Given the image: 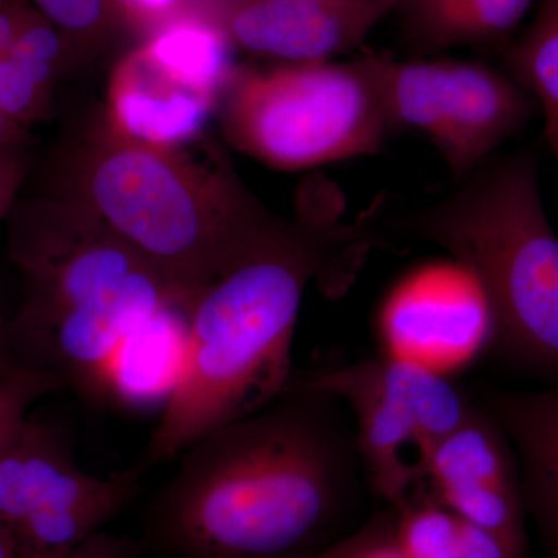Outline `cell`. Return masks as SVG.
I'll return each instance as SVG.
<instances>
[{"instance_id":"cell-20","label":"cell","mask_w":558,"mask_h":558,"mask_svg":"<svg viewBox=\"0 0 558 558\" xmlns=\"http://www.w3.org/2000/svg\"><path fill=\"white\" fill-rule=\"evenodd\" d=\"M395 543L405 558H461V520L446 506L407 510Z\"/></svg>"},{"instance_id":"cell-9","label":"cell","mask_w":558,"mask_h":558,"mask_svg":"<svg viewBox=\"0 0 558 558\" xmlns=\"http://www.w3.org/2000/svg\"><path fill=\"white\" fill-rule=\"evenodd\" d=\"M388 354L438 371L472 359L494 337L478 279L457 259L422 264L400 279L381 306Z\"/></svg>"},{"instance_id":"cell-11","label":"cell","mask_w":558,"mask_h":558,"mask_svg":"<svg viewBox=\"0 0 558 558\" xmlns=\"http://www.w3.org/2000/svg\"><path fill=\"white\" fill-rule=\"evenodd\" d=\"M427 476L458 519L524 543L519 473L494 422L473 411L433 447Z\"/></svg>"},{"instance_id":"cell-15","label":"cell","mask_w":558,"mask_h":558,"mask_svg":"<svg viewBox=\"0 0 558 558\" xmlns=\"http://www.w3.org/2000/svg\"><path fill=\"white\" fill-rule=\"evenodd\" d=\"M140 49L175 84L216 101L236 68L219 3L180 14L143 39Z\"/></svg>"},{"instance_id":"cell-17","label":"cell","mask_w":558,"mask_h":558,"mask_svg":"<svg viewBox=\"0 0 558 558\" xmlns=\"http://www.w3.org/2000/svg\"><path fill=\"white\" fill-rule=\"evenodd\" d=\"M537 0H417L402 20L421 53L495 44L515 31Z\"/></svg>"},{"instance_id":"cell-21","label":"cell","mask_w":558,"mask_h":558,"mask_svg":"<svg viewBox=\"0 0 558 558\" xmlns=\"http://www.w3.org/2000/svg\"><path fill=\"white\" fill-rule=\"evenodd\" d=\"M61 388L57 376L33 366L13 376L0 377V447L27 424L28 413L39 399Z\"/></svg>"},{"instance_id":"cell-19","label":"cell","mask_w":558,"mask_h":558,"mask_svg":"<svg viewBox=\"0 0 558 558\" xmlns=\"http://www.w3.org/2000/svg\"><path fill=\"white\" fill-rule=\"evenodd\" d=\"M72 44L81 58L94 57L121 31L109 0H28Z\"/></svg>"},{"instance_id":"cell-1","label":"cell","mask_w":558,"mask_h":558,"mask_svg":"<svg viewBox=\"0 0 558 558\" xmlns=\"http://www.w3.org/2000/svg\"><path fill=\"white\" fill-rule=\"evenodd\" d=\"M344 208L336 183L310 180L289 230L194 300L178 373L137 464L143 472L284 395L307 288L343 295L377 245L373 211L347 222Z\"/></svg>"},{"instance_id":"cell-29","label":"cell","mask_w":558,"mask_h":558,"mask_svg":"<svg viewBox=\"0 0 558 558\" xmlns=\"http://www.w3.org/2000/svg\"><path fill=\"white\" fill-rule=\"evenodd\" d=\"M16 145H32V132L0 112V148Z\"/></svg>"},{"instance_id":"cell-7","label":"cell","mask_w":558,"mask_h":558,"mask_svg":"<svg viewBox=\"0 0 558 558\" xmlns=\"http://www.w3.org/2000/svg\"><path fill=\"white\" fill-rule=\"evenodd\" d=\"M143 473L89 475L57 428L28 418L0 447V524L20 558H69L130 505Z\"/></svg>"},{"instance_id":"cell-2","label":"cell","mask_w":558,"mask_h":558,"mask_svg":"<svg viewBox=\"0 0 558 558\" xmlns=\"http://www.w3.org/2000/svg\"><path fill=\"white\" fill-rule=\"evenodd\" d=\"M344 402L306 380L174 459L148 537L172 558H301L363 473Z\"/></svg>"},{"instance_id":"cell-22","label":"cell","mask_w":558,"mask_h":558,"mask_svg":"<svg viewBox=\"0 0 558 558\" xmlns=\"http://www.w3.org/2000/svg\"><path fill=\"white\" fill-rule=\"evenodd\" d=\"M218 3H211V5H218ZM109 5L120 27L134 33L142 40L179 17L180 14L201 9V7H211L202 0H109Z\"/></svg>"},{"instance_id":"cell-16","label":"cell","mask_w":558,"mask_h":558,"mask_svg":"<svg viewBox=\"0 0 558 558\" xmlns=\"http://www.w3.org/2000/svg\"><path fill=\"white\" fill-rule=\"evenodd\" d=\"M497 413L519 450L529 494L558 538V385L498 399Z\"/></svg>"},{"instance_id":"cell-24","label":"cell","mask_w":558,"mask_h":558,"mask_svg":"<svg viewBox=\"0 0 558 558\" xmlns=\"http://www.w3.org/2000/svg\"><path fill=\"white\" fill-rule=\"evenodd\" d=\"M523 549V543L461 520V558H520Z\"/></svg>"},{"instance_id":"cell-30","label":"cell","mask_w":558,"mask_h":558,"mask_svg":"<svg viewBox=\"0 0 558 558\" xmlns=\"http://www.w3.org/2000/svg\"><path fill=\"white\" fill-rule=\"evenodd\" d=\"M0 558H20L14 549L13 539L2 524H0Z\"/></svg>"},{"instance_id":"cell-25","label":"cell","mask_w":558,"mask_h":558,"mask_svg":"<svg viewBox=\"0 0 558 558\" xmlns=\"http://www.w3.org/2000/svg\"><path fill=\"white\" fill-rule=\"evenodd\" d=\"M135 539L101 531L84 542L69 558H140Z\"/></svg>"},{"instance_id":"cell-6","label":"cell","mask_w":558,"mask_h":558,"mask_svg":"<svg viewBox=\"0 0 558 558\" xmlns=\"http://www.w3.org/2000/svg\"><path fill=\"white\" fill-rule=\"evenodd\" d=\"M216 112L230 146L278 171L376 156L395 135L376 53L236 65Z\"/></svg>"},{"instance_id":"cell-4","label":"cell","mask_w":558,"mask_h":558,"mask_svg":"<svg viewBox=\"0 0 558 558\" xmlns=\"http://www.w3.org/2000/svg\"><path fill=\"white\" fill-rule=\"evenodd\" d=\"M7 247L24 286L13 314L22 359L62 388L97 391L121 348L182 301L160 270L105 220L51 194L22 196Z\"/></svg>"},{"instance_id":"cell-28","label":"cell","mask_w":558,"mask_h":558,"mask_svg":"<svg viewBox=\"0 0 558 558\" xmlns=\"http://www.w3.org/2000/svg\"><path fill=\"white\" fill-rule=\"evenodd\" d=\"M352 558H405L396 546L395 538H385L380 529L355 553Z\"/></svg>"},{"instance_id":"cell-14","label":"cell","mask_w":558,"mask_h":558,"mask_svg":"<svg viewBox=\"0 0 558 558\" xmlns=\"http://www.w3.org/2000/svg\"><path fill=\"white\" fill-rule=\"evenodd\" d=\"M81 62L28 0H0V112L31 131L53 116L61 80Z\"/></svg>"},{"instance_id":"cell-12","label":"cell","mask_w":558,"mask_h":558,"mask_svg":"<svg viewBox=\"0 0 558 558\" xmlns=\"http://www.w3.org/2000/svg\"><path fill=\"white\" fill-rule=\"evenodd\" d=\"M306 381L348 405L363 473L380 498L399 501L427 476L435 444L402 403L369 387L349 366L315 374Z\"/></svg>"},{"instance_id":"cell-23","label":"cell","mask_w":558,"mask_h":558,"mask_svg":"<svg viewBox=\"0 0 558 558\" xmlns=\"http://www.w3.org/2000/svg\"><path fill=\"white\" fill-rule=\"evenodd\" d=\"M32 172V145L0 148V222L9 218Z\"/></svg>"},{"instance_id":"cell-5","label":"cell","mask_w":558,"mask_h":558,"mask_svg":"<svg viewBox=\"0 0 558 558\" xmlns=\"http://www.w3.org/2000/svg\"><path fill=\"white\" fill-rule=\"evenodd\" d=\"M407 226L478 279L494 318L492 343L558 374V234L532 154L490 157Z\"/></svg>"},{"instance_id":"cell-18","label":"cell","mask_w":558,"mask_h":558,"mask_svg":"<svg viewBox=\"0 0 558 558\" xmlns=\"http://www.w3.org/2000/svg\"><path fill=\"white\" fill-rule=\"evenodd\" d=\"M509 73L534 97L558 161V0H538L534 20L506 50Z\"/></svg>"},{"instance_id":"cell-13","label":"cell","mask_w":558,"mask_h":558,"mask_svg":"<svg viewBox=\"0 0 558 558\" xmlns=\"http://www.w3.org/2000/svg\"><path fill=\"white\" fill-rule=\"evenodd\" d=\"M219 101L179 86L148 60L138 47L110 70L106 124L120 137L153 146L182 148L204 137Z\"/></svg>"},{"instance_id":"cell-10","label":"cell","mask_w":558,"mask_h":558,"mask_svg":"<svg viewBox=\"0 0 558 558\" xmlns=\"http://www.w3.org/2000/svg\"><path fill=\"white\" fill-rule=\"evenodd\" d=\"M400 0H219L234 49L274 62L333 61L357 50Z\"/></svg>"},{"instance_id":"cell-8","label":"cell","mask_w":558,"mask_h":558,"mask_svg":"<svg viewBox=\"0 0 558 558\" xmlns=\"http://www.w3.org/2000/svg\"><path fill=\"white\" fill-rule=\"evenodd\" d=\"M392 131L421 132L454 180L494 157L534 117L537 102L510 73L483 62L400 61L376 53Z\"/></svg>"},{"instance_id":"cell-26","label":"cell","mask_w":558,"mask_h":558,"mask_svg":"<svg viewBox=\"0 0 558 558\" xmlns=\"http://www.w3.org/2000/svg\"><path fill=\"white\" fill-rule=\"evenodd\" d=\"M27 368H32V365L22 359L14 341L13 314L5 311L0 301V377L13 376Z\"/></svg>"},{"instance_id":"cell-27","label":"cell","mask_w":558,"mask_h":558,"mask_svg":"<svg viewBox=\"0 0 558 558\" xmlns=\"http://www.w3.org/2000/svg\"><path fill=\"white\" fill-rule=\"evenodd\" d=\"M376 531L377 527L365 529V531L359 532L357 535L344 538L343 542L337 543V545L330 546L328 549L319 550V553L314 554L310 558H352L373 537Z\"/></svg>"},{"instance_id":"cell-3","label":"cell","mask_w":558,"mask_h":558,"mask_svg":"<svg viewBox=\"0 0 558 558\" xmlns=\"http://www.w3.org/2000/svg\"><path fill=\"white\" fill-rule=\"evenodd\" d=\"M38 193L76 202L130 242L171 282L183 315L220 278L289 230L205 137L153 148L92 117L51 150Z\"/></svg>"}]
</instances>
